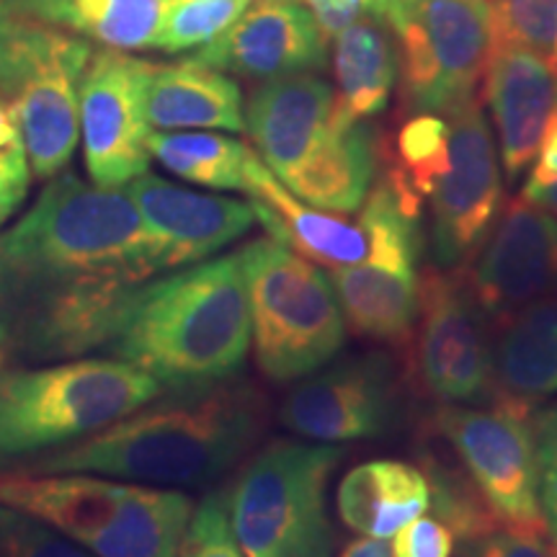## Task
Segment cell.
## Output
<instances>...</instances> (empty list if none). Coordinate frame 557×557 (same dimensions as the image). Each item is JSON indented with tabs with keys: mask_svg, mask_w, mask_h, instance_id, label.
Here are the masks:
<instances>
[{
	"mask_svg": "<svg viewBox=\"0 0 557 557\" xmlns=\"http://www.w3.org/2000/svg\"><path fill=\"white\" fill-rule=\"evenodd\" d=\"M403 107L447 116L478 99L491 54V0H385Z\"/></svg>",
	"mask_w": 557,
	"mask_h": 557,
	"instance_id": "9c48e42d",
	"label": "cell"
},
{
	"mask_svg": "<svg viewBox=\"0 0 557 557\" xmlns=\"http://www.w3.org/2000/svg\"><path fill=\"white\" fill-rule=\"evenodd\" d=\"M344 449L276 438L227 487L235 540L246 557H333L329 483Z\"/></svg>",
	"mask_w": 557,
	"mask_h": 557,
	"instance_id": "52a82bcc",
	"label": "cell"
},
{
	"mask_svg": "<svg viewBox=\"0 0 557 557\" xmlns=\"http://www.w3.org/2000/svg\"><path fill=\"white\" fill-rule=\"evenodd\" d=\"M0 263L65 269L88 276L150 282L158 253L127 189L62 171L24 218L0 233Z\"/></svg>",
	"mask_w": 557,
	"mask_h": 557,
	"instance_id": "3957f363",
	"label": "cell"
},
{
	"mask_svg": "<svg viewBox=\"0 0 557 557\" xmlns=\"http://www.w3.org/2000/svg\"><path fill=\"white\" fill-rule=\"evenodd\" d=\"M329 278L346 325L354 333L395 346L413 333L421 302L418 271L403 274L361 261L331 269Z\"/></svg>",
	"mask_w": 557,
	"mask_h": 557,
	"instance_id": "4316f807",
	"label": "cell"
},
{
	"mask_svg": "<svg viewBox=\"0 0 557 557\" xmlns=\"http://www.w3.org/2000/svg\"><path fill=\"white\" fill-rule=\"evenodd\" d=\"M333 127L369 122L387 109L398 86V45L382 16H361L336 34Z\"/></svg>",
	"mask_w": 557,
	"mask_h": 557,
	"instance_id": "44dd1931",
	"label": "cell"
},
{
	"mask_svg": "<svg viewBox=\"0 0 557 557\" xmlns=\"http://www.w3.org/2000/svg\"><path fill=\"white\" fill-rule=\"evenodd\" d=\"M13 145H21L18 122L11 103L0 96V148H13Z\"/></svg>",
	"mask_w": 557,
	"mask_h": 557,
	"instance_id": "60d3db41",
	"label": "cell"
},
{
	"mask_svg": "<svg viewBox=\"0 0 557 557\" xmlns=\"http://www.w3.org/2000/svg\"><path fill=\"white\" fill-rule=\"evenodd\" d=\"M176 557H246L230 521L227 487L207 493L194 506Z\"/></svg>",
	"mask_w": 557,
	"mask_h": 557,
	"instance_id": "836d02e7",
	"label": "cell"
},
{
	"mask_svg": "<svg viewBox=\"0 0 557 557\" xmlns=\"http://www.w3.org/2000/svg\"><path fill=\"white\" fill-rule=\"evenodd\" d=\"M449 165L431 201V250L438 267H457L478 253L504 205L496 139L478 99L447 114Z\"/></svg>",
	"mask_w": 557,
	"mask_h": 557,
	"instance_id": "4fadbf2b",
	"label": "cell"
},
{
	"mask_svg": "<svg viewBox=\"0 0 557 557\" xmlns=\"http://www.w3.org/2000/svg\"><path fill=\"white\" fill-rule=\"evenodd\" d=\"M416 323L418 377L436 400L465 406L496 398L493 341L468 276L429 271Z\"/></svg>",
	"mask_w": 557,
	"mask_h": 557,
	"instance_id": "8fae6325",
	"label": "cell"
},
{
	"mask_svg": "<svg viewBox=\"0 0 557 557\" xmlns=\"http://www.w3.org/2000/svg\"><path fill=\"white\" fill-rule=\"evenodd\" d=\"M325 34L305 0H250L230 29L189 60L246 81L320 73L329 62Z\"/></svg>",
	"mask_w": 557,
	"mask_h": 557,
	"instance_id": "9a60e30c",
	"label": "cell"
},
{
	"mask_svg": "<svg viewBox=\"0 0 557 557\" xmlns=\"http://www.w3.org/2000/svg\"><path fill=\"white\" fill-rule=\"evenodd\" d=\"M331 83L315 73L261 83L243 107L246 132L274 176L287 181L333 129Z\"/></svg>",
	"mask_w": 557,
	"mask_h": 557,
	"instance_id": "ac0fdd59",
	"label": "cell"
},
{
	"mask_svg": "<svg viewBox=\"0 0 557 557\" xmlns=\"http://www.w3.org/2000/svg\"><path fill=\"white\" fill-rule=\"evenodd\" d=\"M380 165V137L369 122L333 127L323 145L284 181L305 205L348 214L364 205Z\"/></svg>",
	"mask_w": 557,
	"mask_h": 557,
	"instance_id": "cb8c5ba5",
	"label": "cell"
},
{
	"mask_svg": "<svg viewBox=\"0 0 557 557\" xmlns=\"http://www.w3.org/2000/svg\"><path fill=\"white\" fill-rule=\"evenodd\" d=\"M248 348L246 276L238 253H230L145 282L103 351L163 389H197L235 377Z\"/></svg>",
	"mask_w": 557,
	"mask_h": 557,
	"instance_id": "7a4b0ae2",
	"label": "cell"
},
{
	"mask_svg": "<svg viewBox=\"0 0 557 557\" xmlns=\"http://www.w3.org/2000/svg\"><path fill=\"white\" fill-rule=\"evenodd\" d=\"M491 3H493V0H491Z\"/></svg>",
	"mask_w": 557,
	"mask_h": 557,
	"instance_id": "ee69618b",
	"label": "cell"
},
{
	"mask_svg": "<svg viewBox=\"0 0 557 557\" xmlns=\"http://www.w3.org/2000/svg\"><path fill=\"white\" fill-rule=\"evenodd\" d=\"M267 429L259 387L238 374L197 389H169L81 442L9 465V472H88L129 483L194 487L233 470Z\"/></svg>",
	"mask_w": 557,
	"mask_h": 557,
	"instance_id": "6da1fadb",
	"label": "cell"
},
{
	"mask_svg": "<svg viewBox=\"0 0 557 557\" xmlns=\"http://www.w3.org/2000/svg\"><path fill=\"white\" fill-rule=\"evenodd\" d=\"M165 5L169 0H0V11L45 21L120 52L152 50Z\"/></svg>",
	"mask_w": 557,
	"mask_h": 557,
	"instance_id": "484cf974",
	"label": "cell"
},
{
	"mask_svg": "<svg viewBox=\"0 0 557 557\" xmlns=\"http://www.w3.org/2000/svg\"><path fill=\"white\" fill-rule=\"evenodd\" d=\"M246 194L253 201L256 218H259L263 230L295 253L329 269L354 267V263L367 261L369 243L364 230L336 212H325V209L310 207L302 199H297L267 169V163L256 156V150L248 163Z\"/></svg>",
	"mask_w": 557,
	"mask_h": 557,
	"instance_id": "ffe728a7",
	"label": "cell"
},
{
	"mask_svg": "<svg viewBox=\"0 0 557 557\" xmlns=\"http://www.w3.org/2000/svg\"><path fill=\"white\" fill-rule=\"evenodd\" d=\"M32 184L29 158L24 143L13 148H0V227L24 205Z\"/></svg>",
	"mask_w": 557,
	"mask_h": 557,
	"instance_id": "f35d334b",
	"label": "cell"
},
{
	"mask_svg": "<svg viewBox=\"0 0 557 557\" xmlns=\"http://www.w3.org/2000/svg\"><path fill=\"white\" fill-rule=\"evenodd\" d=\"M325 37H336L341 29L361 16H382L385 0H305Z\"/></svg>",
	"mask_w": 557,
	"mask_h": 557,
	"instance_id": "ab89813d",
	"label": "cell"
},
{
	"mask_svg": "<svg viewBox=\"0 0 557 557\" xmlns=\"http://www.w3.org/2000/svg\"><path fill=\"white\" fill-rule=\"evenodd\" d=\"M459 557H557V553L545 532H524L498 524L478 537L465 540Z\"/></svg>",
	"mask_w": 557,
	"mask_h": 557,
	"instance_id": "8d00e7d4",
	"label": "cell"
},
{
	"mask_svg": "<svg viewBox=\"0 0 557 557\" xmlns=\"http://www.w3.org/2000/svg\"><path fill=\"white\" fill-rule=\"evenodd\" d=\"M449 165V122L442 114H413L395 135L387 181L406 199L421 205Z\"/></svg>",
	"mask_w": 557,
	"mask_h": 557,
	"instance_id": "f546056e",
	"label": "cell"
},
{
	"mask_svg": "<svg viewBox=\"0 0 557 557\" xmlns=\"http://www.w3.org/2000/svg\"><path fill=\"white\" fill-rule=\"evenodd\" d=\"M152 62L103 50L88 60L78 86L86 171L96 186L122 189L148 173V83Z\"/></svg>",
	"mask_w": 557,
	"mask_h": 557,
	"instance_id": "7c38bea8",
	"label": "cell"
},
{
	"mask_svg": "<svg viewBox=\"0 0 557 557\" xmlns=\"http://www.w3.org/2000/svg\"><path fill=\"white\" fill-rule=\"evenodd\" d=\"M94 50L45 21L0 11V96L16 114L32 176L50 181L81 137L78 86Z\"/></svg>",
	"mask_w": 557,
	"mask_h": 557,
	"instance_id": "ba28073f",
	"label": "cell"
},
{
	"mask_svg": "<svg viewBox=\"0 0 557 557\" xmlns=\"http://www.w3.org/2000/svg\"><path fill=\"white\" fill-rule=\"evenodd\" d=\"M496 395L527 406L557 395V297H540L506 315L493 341Z\"/></svg>",
	"mask_w": 557,
	"mask_h": 557,
	"instance_id": "d4e9b609",
	"label": "cell"
},
{
	"mask_svg": "<svg viewBox=\"0 0 557 557\" xmlns=\"http://www.w3.org/2000/svg\"><path fill=\"white\" fill-rule=\"evenodd\" d=\"M240 86L227 73L194 60L152 65L148 122L160 132L225 129L246 132Z\"/></svg>",
	"mask_w": 557,
	"mask_h": 557,
	"instance_id": "7402d4cb",
	"label": "cell"
},
{
	"mask_svg": "<svg viewBox=\"0 0 557 557\" xmlns=\"http://www.w3.org/2000/svg\"><path fill=\"white\" fill-rule=\"evenodd\" d=\"M341 557H393V555H389V547L382 540L364 537V540L351 542V545L341 553Z\"/></svg>",
	"mask_w": 557,
	"mask_h": 557,
	"instance_id": "b9f144b4",
	"label": "cell"
},
{
	"mask_svg": "<svg viewBox=\"0 0 557 557\" xmlns=\"http://www.w3.org/2000/svg\"><path fill=\"white\" fill-rule=\"evenodd\" d=\"M238 259L261 372L287 385L331 364L346 344V320L329 274L271 235L243 246Z\"/></svg>",
	"mask_w": 557,
	"mask_h": 557,
	"instance_id": "8992f818",
	"label": "cell"
},
{
	"mask_svg": "<svg viewBox=\"0 0 557 557\" xmlns=\"http://www.w3.org/2000/svg\"><path fill=\"white\" fill-rule=\"evenodd\" d=\"M400 393L393 361L382 354L320 367L292 389L282 423L312 442H359L387 434L398 421Z\"/></svg>",
	"mask_w": 557,
	"mask_h": 557,
	"instance_id": "5bb4252c",
	"label": "cell"
},
{
	"mask_svg": "<svg viewBox=\"0 0 557 557\" xmlns=\"http://www.w3.org/2000/svg\"><path fill=\"white\" fill-rule=\"evenodd\" d=\"M553 60H555V67H557V39H555V50H553Z\"/></svg>",
	"mask_w": 557,
	"mask_h": 557,
	"instance_id": "7bdbcfd3",
	"label": "cell"
},
{
	"mask_svg": "<svg viewBox=\"0 0 557 557\" xmlns=\"http://www.w3.org/2000/svg\"><path fill=\"white\" fill-rule=\"evenodd\" d=\"M336 506L341 521L351 532L387 540L429 511L431 487L416 465L372 459L346 472L338 485Z\"/></svg>",
	"mask_w": 557,
	"mask_h": 557,
	"instance_id": "603a6c76",
	"label": "cell"
},
{
	"mask_svg": "<svg viewBox=\"0 0 557 557\" xmlns=\"http://www.w3.org/2000/svg\"><path fill=\"white\" fill-rule=\"evenodd\" d=\"M540 459V508L545 534L557 553V406L534 416Z\"/></svg>",
	"mask_w": 557,
	"mask_h": 557,
	"instance_id": "d590c367",
	"label": "cell"
},
{
	"mask_svg": "<svg viewBox=\"0 0 557 557\" xmlns=\"http://www.w3.org/2000/svg\"><path fill=\"white\" fill-rule=\"evenodd\" d=\"M250 0H169L152 50L181 54L199 50L238 21Z\"/></svg>",
	"mask_w": 557,
	"mask_h": 557,
	"instance_id": "4dcf8cb0",
	"label": "cell"
},
{
	"mask_svg": "<svg viewBox=\"0 0 557 557\" xmlns=\"http://www.w3.org/2000/svg\"><path fill=\"white\" fill-rule=\"evenodd\" d=\"M491 9V47H521V50H532L553 60L557 0H496Z\"/></svg>",
	"mask_w": 557,
	"mask_h": 557,
	"instance_id": "d6a6232c",
	"label": "cell"
},
{
	"mask_svg": "<svg viewBox=\"0 0 557 557\" xmlns=\"http://www.w3.org/2000/svg\"><path fill=\"white\" fill-rule=\"evenodd\" d=\"M0 504L32 513L96 557H176L194 511L176 487L88 472L0 470Z\"/></svg>",
	"mask_w": 557,
	"mask_h": 557,
	"instance_id": "277c9868",
	"label": "cell"
},
{
	"mask_svg": "<svg viewBox=\"0 0 557 557\" xmlns=\"http://www.w3.org/2000/svg\"><path fill=\"white\" fill-rule=\"evenodd\" d=\"M0 557H96L32 513L0 504Z\"/></svg>",
	"mask_w": 557,
	"mask_h": 557,
	"instance_id": "e575fe53",
	"label": "cell"
},
{
	"mask_svg": "<svg viewBox=\"0 0 557 557\" xmlns=\"http://www.w3.org/2000/svg\"><path fill=\"white\" fill-rule=\"evenodd\" d=\"M359 227L364 230L367 263L387 271L416 274L421 259V205L393 189L387 178L377 181L359 207Z\"/></svg>",
	"mask_w": 557,
	"mask_h": 557,
	"instance_id": "f1b7e54d",
	"label": "cell"
},
{
	"mask_svg": "<svg viewBox=\"0 0 557 557\" xmlns=\"http://www.w3.org/2000/svg\"><path fill=\"white\" fill-rule=\"evenodd\" d=\"M468 284L491 315H511L557 289V218L524 197L493 225Z\"/></svg>",
	"mask_w": 557,
	"mask_h": 557,
	"instance_id": "e0dca14e",
	"label": "cell"
},
{
	"mask_svg": "<svg viewBox=\"0 0 557 557\" xmlns=\"http://www.w3.org/2000/svg\"><path fill=\"white\" fill-rule=\"evenodd\" d=\"M423 475H426L431 487L429 508H434L436 519H442L455 532V537L465 542L498 527L491 508L485 506L483 496L462 470L457 472L438 462L436 457H426L423 459Z\"/></svg>",
	"mask_w": 557,
	"mask_h": 557,
	"instance_id": "1f68e13d",
	"label": "cell"
},
{
	"mask_svg": "<svg viewBox=\"0 0 557 557\" xmlns=\"http://www.w3.org/2000/svg\"><path fill=\"white\" fill-rule=\"evenodd\" d=\"M158 253L160 271H176L212 259L259 222L253 201L191 191L143 173L127 184Z\"/></svg>",
	"mask_w": 557,
	"mask_h": 557,
	"instance_id": "2e32d148",
	"label": "cell"
},
{
	"mask_svg": "<svg viewBox=\"0 0 557 557\" xmlns=\"http://www.w3.org/2000/svg\"><path fill=\"white\" fill-rule=\"evenodd\" d=\"M485 101L493 111L508 181H519L537 156L557 101V67L521 47H491L485 62Z\"/></svg>",
	"mask_w": 557,
	"mask_h": 557,
	"instance_id": "d6986e66",
	"label": "cell"
},
{
	"mask_svg": "<svg viewBox=\"0 0 557 557\" xmlns=\"http://www.w3.org/2000/svg\"><path fill=\"white\" fill-rule=\"evenodd\" d=\"M434 423L500 527L545 532L532 406L506 395L485 408L447 403Z\"/></svg>",
	"mask_w": 557,
	"mask_h": 557,
	"instance_id": "30bf717a",
	"label": "cell"
},
{
	"mask_svg": "<svg viewBox=\"0 0 557 557\" xmlns=\"http://www.w3.org/2000/svg\"><path fill=\"white\" fill-rule=\"evenodd\" d=\"M163 393L122 359H67L0 369V465L81 442Z\"/></svg>",
	"mask_w": 557,
	"mask_h": 557,
	"instance_id": "5b68a950",
	"label": "cell"
},
{
	"mask_svg": "<svg viewBox=\"0 0 557 557\" xmlns=\"http://www.w3.org/2000/svg\"><path fill=\"white\" fill-rule=\"evenodd\" d=\"M455 532L436 517H418L395 534L389 555L393 557H451Z\"/></svg>",
	"mask_w": 557,
	"mask_h": 557,
	"instance_id": "74e56055",
	"label": "cell"
},
{
	"mask_svg": "<svg viewBox=\"0 0 557 557\" xmlns=\"http://www.w3.org/2000/svg\"><path fill=\"white\" fill-rule=\"evenodd\" d=\"M150 158L173 176L218 191H246L253 150L218 132H150Z\"/></svg>",
	"mask_w": 557,
	"mask_h": 557,
	"instance_id": "83f0119b",
	"label": "cell"
}]
</instances>
